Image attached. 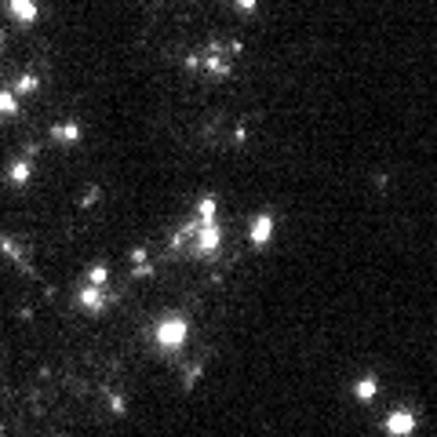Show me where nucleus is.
Returning a JSON list of instances; mask_svg holds the SVG:
<instances>
[{
    "instance_id": "39448f33",
    "label": "nucleus",
    "mask_w": 437,
    "mask_h": 437,
    "mask_svg": "<svg viewBox=\"0 0 437 437\" xmlns=\"http://www.w3.org/2000/svg\"><path fill=\"white\" fill-rule=\"evenodd\" d=\"M201 248H204V251L218 248V226H215V222H208V226L201 229Z\"/></svg>"
},
{
    "instance_id": "ddd939ff",
    "label": "nucleus",
    "mask_w": 437,
    "mask_h": 437,
    "mask_svg": "<svg viewBox=\"0 0 437 437\" xmlns=\"http://www.w3.org/2000/svg\"><path fill=\"white\" fill-rule=\"evenodd\" d=\"M18 88H22V91H33V88H37V80H33V77H22Z\"/></svg>"
},
{
    "instance_id": "20e7f679",
    "label": "nucleus",
    "mask_w": 437,
    "mask_h": 437,
    "mask_svg": "<svg viewBox=\"0 0 437 437\" xmlns=\"http://www.w3.org/2000/svg\"><path fill=\"white\" fill-rule=\"evenodd\" d=\"M270 229H273V218H270V215H259V218H255V226H251V237H255L259 244H262V240L270 237Z\"/></svg>"
},
{
    "instance_id": "6e6552de",
    "label": "nucleus",
    "mask_w": 437,
    "mask_h": 437,
    "mask_svg": "<svg viewBox=\"0 0 437 437\" xmlns=\"http://www.w3.org/2000/svg\"><path fill=\"white\" fill-rule=\"evenodd\" d=\"M201 215L212 222V215H215V201H212V197H204V201H201Z\"/></svg>"
},
{
    "instance_id": "f03ea898",
    "label": "nucleus",
    "mask_w": 437,
    "mask_h": 437,
    "mask_svg": "<svg viewBox=\"0 0 437 437\" xmlns=\"http://www.w3.org/2000/svg\"><path fill=\"white\" fill-rule=\"evenodd\" d=\"M412 430V416L408 412H397V416H390V434L394 437H405Z\"/></svg>"
},
{
    "instance_id": "7ed1b4c3",
    "label": "nucleus",
    "mask_w": 437,
    "mask_h": 437,
    "mask_svg": "<svg viewBox=\"0 0 437 437\" xmlns=\"http://www.w3.org/2000/svg\"><path fill=\"white\" fill-rule=\"evenodd\" d=\"M11 15H18L22 22H33L37 18V7H33V0H11Z\"/></svg>"
},
{
    "instance_id": "f257e3e1",
    "label": "nucleus",
    "mask_w": 437,
    "mask_h": 437,
    "mask_svg": "<svg viewBox=\"0 0 437 437\" xmlns=\"http://www.w3.org/2000/svg\"><path fill=\"white\" fill-rule=\"evenodd\" d=\"M186 321H179V317H171V321H164V325L157 328V339L164 342V346H179L182 339H186Z\"/></svg>"
},
{
    "instance_id": "423d86ee",
    "label": "nucleus",
    "mask_w": 437,
    "mask_h": 437,
    "mask_svg": "<svg viewBox=\"0 0 437 437\" xmlns=\"http://www.w3.org/2000/svg\"><path fill=\"white\" fill-rule=\"evenodd\" d=\"M80 299H84V306H91V310L102 306V292H99V288H84V295H80Z\"/></svg>"
},
{
    "instance_id": "f8f14e48",
    "label": "nucleus",
    "mask_w": 437,
    "mask_h": 437,
    "mask_svg": "<svg viewBox=\"0 0 437 437\" xmlns=\"http://www.w3.org/2000/svg\"><path fill=\"white\" fill-rule=\"evenodd\" d=\"M55 135H62V139H77V124H70V128H59Z\"/></svg>"
},
{
    "instance_id": "4468645a",
    "label": "nucleus",
    "mask_w": 437,
    "mask_h": 437,
    "mask_svg": "<svg viewBox=\"0 0 437 437\" xmlns=\"http://www.w3.org/2000/svg\"><path fill=\"white\" fill-rule=\"evenodd\" d=\"M237 4L244 7V11H251V7H255V0H237Z\"/></svg>"
},
{
    "instance_id": "9b49d317",
    "label": "nucleus",
    "mask_w": 437,
    "mask_h": 437,
    "mask_svg": "<svg viewBox=\"0 0 437 437\" xmlns=\"http://www.w3.org/2000/svg\"><path fill=\"white\" fill-rule=\"evenodd\" d=\"M91 281H95V284L106 281V266H95V270H91Z\"/></svg>"
},
{
    "instance_id": "0eeeda50",
    "label": "nucleus",
    "mask_w": 437,
    "mask_h": 437,
    "mask_svg": "<svg viewBox=\"0 0 437 437\" xmlns=\"http://www.w3.org/2000/svg\"><path fill=\"white\" fill-rule=\"evenodd\" d=\"M15 109H18L15 95H7V91H0V113H15Z\"/></svg>"
},
{
    "instance_id": "9d476101",
    "label": "nucleus",
    "mask_w": 437,
    "mask_h": 437,
    "mask_svg": "<svg viewBox=\"0 0 437 437\" xmlns=\"http://www.w3.org/2000/svg\"><path fill=\"white\" fill-rule=\"evenodd\" d=\"M357 394H361V397H372V394H375V383H372V379H364V383L357 386Z\"/></svg>"
},
{
    "instance_id": "1a4fd4ad",
    "label": "nucleus",
    "mask_w": 437,
    "mask_h": 437,
    "mask_svg": "<svg viewBox=\"0 0 437 437\" xmlns=\"http://www.w3.org/2000/svg\"><path fill=\"white\" fill-rule=\"evenodd\" d=\"M26 175H29L26 164H15V168H11V179H15V182H26Z\"/></svg>"
}]
</instances>
